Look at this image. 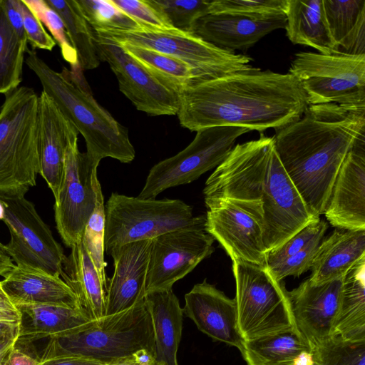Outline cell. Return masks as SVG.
Masks as SVG:
<instances>
[{
	"label": "cell",
	"mask_w": 365,
	"mask_h": 365,
	"mask_svg": "<svg viewBox=\"0 0 365 365\" xmlns=\"http://www.w3.org/2000/svg\"><path fill=\"white\" fill-rule=\"evenodd\" d=\"M205 185V203H232L257 221L267 252L320 219L310 212L289 178L273 138L262 133L257 140L236 145Z\"/></svg>",
	"instance_id": "1"
},
{
	"label": "cell",
	"mask_w": 365,
	"mask_h": 365,
	"mask_svg": "<svg viewBox=\"0 0 365 365\" xmlns=\"http://www.w3.org/2000/svg\"><path fill=\"white\" fill-rule=\"evenodd\" d=\"M179 100L180 123L191 131L215 126L277 131L299 120L309 105L292 74L255 67L195 81L180 91Z\"/></svg>",
	"instance_id": "2"
},
{
	"label": "cell",
	"mask_w": 365,
	"mask_h": 365,
	"mask_svg": "<svg viewBox=\"0 0 365 365\" xmlns=\"http://www.w3.org/2000/svg\"><path fill=\"white\" fill-rule=\"evenodd\" d=\"M365 107L309 105L297 121L276 131V153L310 212L324 214L339 170L364 140Z\"/></svg>",
	"instance_id": "3"
},
{
	"label": "cell",
	"mask_w": 365,
	"mask_h": 365,
	"mask_svg": "<svg viewBox=\"0 0 365 365\" xmlns=\"http://www.w3.org/2000/svg\"><path fill=\"white\" fill-rule=\"evenodd\" d=\"M26 63L38 77L43 91L84 138L87 154L95 161L111 158L128 163L135 157L127 128L93 98L81 75V68L61 73L53 70L34 50L28 49Z\"/></svg>",
	"instance_id": "4"
},
{
	"label": "cell",
	"mask_w": 365,
	"mask_h": 365,
	"mask_svg": "<svg viewBox=\"0 0 365 365\" xmlns=\"http://www.w3.org/2000/svg\"><path fill=\"white\" fill-rule=\"evenodd\" d=\"M142 350L154 355L153 324L145 299L126 310L48 338L39 357H83L106 365Z\"/></svg>",
	"instance_id": "5"
},
{
	"label": "cell",
	"mask_w": 365,
	"mask_h": 365,
	"mask_svg": "<svg viewBox=\"0 0 365 365\" xmlns=\"http://www.w3.org/2000/svg\"><path fill=\"white\" fill-rule=\"evenodd\" d=\"M37 102L33 88L21 86L0 108V197L24 196L36 184Z\"/></svg>",
	"instance_id": "6"
},
{
	"label": "cell",
	"mask_w": 365,
	"mask_h": 365,
	"mask_svg": "<svg viewBox=\"0 0 365 365\" xmlns=\"http://www.w3.org/2000/svg\"><path fill=\"white\" fill-rule=\"evenodd\" d=\"M206 216H193L178 199H140L113 192L105 205L104 252L155 238L178 229L205 226Z\"/></svg>",
	"instance_id": "7"
},
{
	"label": "cell",
	"mask_w": 365,
	"mask_h": 365,
	"mask_svg": "<svg viewBox=\"0 0 365 365\" xmlns=\"http://www.w3.org/2000/svg\"><path fill=\"white\" fill-rule=\"evenodd\" d=\"M232 261L238 327L244 341L297 330L287 290L266 266Z\"/></svg>",
	"instance_id": "8"
},
{
	"label": "cell",
	"mask_w": 365,
	"mask_h": 365,
	"mask_svg": "<svg viewBox=\"0 0 365 365\" xmlns=\"http://www.w3.org/2000/svg\"><path fill=\"white\" fill-rule=\"evenodd\" d=\"M95 33L114 43H126L175 58L190 66L198 81L215 79L252 68L250 64L252 59L250 56L219 48L192 33L176 29L153 31L140 28Z\"/></svg>",
	"instance_id": "9"
},
{
	"label": "cell",
	"mask_w": 365,
	"mask_h": 365,
	"mask_svg": "<svg viewBox=\"0 0 365 365\" xmlns=\"http://www.w3.org/2000/svg\"><path fill=\"white\" fill-rule=\"evenodd\" d=\"M289 73L300 83L309 105L365 107V55L299 52Z\"/></svg>",
	"instance_id": "10"
},
{
	"label": "cell",
	"mask_w": 365,
	"mask_h": 365,
	"mask_svg": "<svg viewBox=\"0 0 365 365\" xmlns=\"http://www.w3.org/2000/svg\"><path fill=\"white\" fill-rule=\"evenodd\" d=\"M250 131L235 126H215L197 130L193 140L185 149L151 168L138 197L155 199L170 187L195 181L220 165L234 148L236 140Z\"/></svg>",
	"instance_id": "11"
},
{
	"label": "cell",
	"mask_w": 365,
	"mask_h": 365,
	"mask_svg": "<svg viewBox=\"0 0 365 365\" xmlns=\"http://www.w3.org/2000/svg\"><path fill=\"white\" fill-rule=\"evenodd\" d=\"M10 240L4 245L16 265L61 277L66 258L61 245L24 196L0 197Z\"/></svg>",
	"instance_id": "12"
},
{
	"label": "cell",
	"mask_w": 365,
	"mask_h": 365,
	"mask_svg": "<svg viewBox=\"0 0 365 365\" xmlns=\"http://www.w3.org/2000/svg\"><path fill=\"white\" fill-rule=\"evenodd\" d=\"M99 162L78 146V135L68 143L61 186L55 198L54 217L58 232L70 248L82 239L96 201L93 179Z\"/></svg>",
	"instance_id": "13"
},
{
	"label": "cell",
	"mask_w": 365,
	"mask_h": 365,
	"mask_svg": "<svg viewBox=\"0 0 365 365\" xmlns=\"http://www.w3.org/2000/svg\"><path fill=\"white\" fill-rule=\"evenodd\" d=\"M215 239L205 226L178 229L152 239L145 294L172 289L215 251Z\"/></svg>",
	"instance_id": "14"
},
{
	"label": "cell",
	"mask_w": 365,
	"mask_h": 365,
	"mask_svg": "<svg viewBox=\"0 0 365 365\" xmlns=\"http://www.w3.org/2000/svg\"><path fill=\"white\" fill-rule=\"evenodd\" d=\"M95 35L101 61L108 63L119 90L138 110L153 116L177 115L178 93L160 83L120 46Z\"/></svg>",
	"instance_id": "15"
},
{
	"label": "cell",
	"mask_w": 365,
	"mask_h": 365,
	"mask_svg": "<svg viewBox=\"0 0 365 365\" xmlns=\"http://www.w3.org/2000/svg\"><path fill=\"white\" fill-rule=\"evenodd\" d=\"M342 284L343 278L320 284L309 278L287 292L297 329L312 349L333 336Z\"/></svg>",
	"instance_id": "16"
},
{
	"label": "cell",
	"mask_w": 365,
	"mask_h": 365,
	"mask_svg": "<svg viewBox=\"0 0 365 365\" xmlns=\"http://www.w3.org/2000/svg\"><path fill=\"white\" fill-rule=\"evenodd\" d=\"M205 205V230L219 242L231 259L265 265L267 250L262 230L257 221L228 202H212Z\"/></svg>",
	"instance_id": "17"
},
{
	"label": "cell",
	"mask_w": 365,
	"mask_h": 365,
	"mask_svg": "<svg viewBox=\"0 0 365 365\" xmlns=\"http://www.w3.org/2000/svg\"><path fill=\"white\" fill-rule=\"evenodd\" d=\"M286 24L285 14H207L194 22L191 33L219 48L235 52L247 51L272 31L285 29Z\"/></svg>",
	"instance_id": "18"
},
{
	"label": "cell",
	"mask_w": 365,
	"mask_h": 365,
	"mask_svg": "<svg viewBox=\"0 0 365 365\" xmlns=\"http://www.w3.org/2000/svg\"><path fill=\"white\" fill-rule=\"evenodd\" d=\"M324 215L334 227L365 230L364 140L358 142L344 160Z\"/></svg>",
	"instance_id": "19"
},
{
	"label": "cell",
	"mask_w": 365,
	"mask_h": 365,
	"mask_svg": "<svg viewBox=\"0 0 365 365\" xmlns=\"http://www.w3.org/2000/svg\"><path fill=\"white\" fill-rule=\"evenodd\" d=\"M182 310L200 331L242 353L245 341L238 327L235 299L229 298L205 279L185 295Z\"/></svg>",
	"instance_id": "20"
},
{
	"label": "cell",
	"mask_w": 365,
	"mask_h": 365,
	"mask_svg": "<svg viewBox=\"0 0 365 365\" xmlns=\"http://www.w3.org/2000/svg\"><path fill=\"white\" fill-rule=\"evenodd\" d=\"M78 132L43 91L38 96L36 134L39 174L54 197L63 178L65 153L69 141Z\"/></svg>",
	"instance_id": "21"
},
{
	"label": "cell",
	"mask_w": 365,
	"mask_h": 365,
	"mask_svg": "<svg viewBox=\"0 0 365 365\" xmlns=\"http://www.w3.org/2000/svg\"><path fill=\"white\" fill-rule=\"evenodd\" d=\"M152 239L125 244L109 254L114 272L106 291V315L126 310L145 297Z\"/></svg>",
	"instance_id": "22"
},
{
	"label": "cell",
	"mask_w": 365,
	"mask_h": 365,
	"mask_svg": "<svg viewBox=\"0 0 365 365\" xmlns=\"http://www.w3.org/2000/svg\"><path fill=\"white\" fill-rule=\"evenodd\" d=\"M15 305L50 304L83 308L72 289L61 278L49 274L15 267L0 281Z\"/></svg>",
	"instance_id": "23"
},
{
	"label": "cell",
	"mask_w": 365,
	"mask_h": 365,
	"mask_svg": "<svg viewBox=\"0 0 365 365\" xmlns=\"http://www.w3.org/2000/svg\"><path fill=\"white\" fill-rule=\"evenodd\" d=\"M365 257V230H334L321 241L311 267L310 281L320 284L342 279Z\"/></svg>",
	"instance_id": "24"
},
{
	"label": "cell",
	"mask_w": 365,
	"mask_h": 365,
	"mask_svg": "<svg viewBox=\"0 0 365 365\" xmlns=\"http://www.w3.org/2000/svg\"><path fill=\"white\" fill-rule=\"evenodd\" d=\"M145 301L152 319L155 361L160 365H178L183 310L178 297L168 289L147 293Z\"/></svg>",
	"instance_id": "25"
},
{
	"label": "cell",
	"mask_w": 365,
	"mask_h": 365,
	"mask_svg": "<svg viewBox=\"0 0 365 365\" xmlns=\"http://www.w3.org/2000/svg\"><path fill=\"white\" fill-rule=\"evenodd\" d=\"M63 263L61 277L77 296L92 319L106 315L107 287L101 281L82 240L73 245Z\"/></svg>",
	"instance_id": "26"
},
{
	"label": "cell",
	"mask_w": 365,
	"mask_h": 365,
	"mask_svg": "<svg viewBox=\"0 0 365 365\" xmlns=\"http://www.w3.org/2000/svg\"><path fill=\"white\" fill-rule=\"evenodd\" d=\"M20 314L18 341L32 342L78 327L92 319L83 308L50 304L16 305Z\"/></svg>",
	"instance_id": "27"
},
{
	"label": "cell",
	"mask_w": 365,
	"mask_h": 365,
	"mask_svg": "<svg viewBox=\"0 0 365 365\" xmlns=\"http://www.w3.org/2000/svg\"><path fill=\"white\" fill-rule=\"evenodd\" d=\"M286 32L294 44L331 54L336 48L330 35L323 6V0H287Z\"/></svg>",
	"instance_id": "28"
},
{
	"label": "cell",
	"mask_w": 365,
	"mask_h": 365,
	"mask_svg": "<svg viewBox=\"0 0 365 365\" xmlns=\"http://www.w3.org/2000/svg\"><path fill=\"white\" fill-rule=\"evenodd\" d=\"M344 341H365V257L345 274L333 336Z\"/></svg>",
	"instance_id": "29"
},
{
	"label": "cell",
	"mask_w": 365,
	"mask_h": 365,
	"mask_svg": "<svg viewBox=\"0 0 365 365\" xmlns=\"http://www.w3.org/2000/svg\"><path fill=\"white\" fill-rule=\"evenodd\" d=\"M336 52L365 55V0H323Z\"/></svg>",
	"instance_id": "30"
},
{
	"label": "cell",
	"mask_w": 365,
	"mask_h": 365,
	"mask_svg": "<svg viewBox=\"0 0 365 365\" xmlns=\"http://www.w3.org/2000/svg\"><path fill=\"white\" fill-rule=\"evenodd\" d=\"M312 349L297 329L245 341L242 355L247 365H292L302 351Z\"/></svg>",
	"instance_id": "31"
},
{
	"label": "cell",
	"mask_w": 365,
	"mask_h": 365,
	"mask_svg": "<svg viewBox=\"0 0 365 365\" xmlns=\"http://www.w3.org/2000/svg\"><path fill=\"white\" fill-rule=\"evenodd\" d=\"M61 19L81 69L91 70L101 63L95 31L85 19L76 0H43Z\"/></svg>",
	"instance_id": "32"
},
{
	"label": "cell",
	"mask_w": 365,
	"mask_h": 365,
	"mask_svg": "<svg viewBox=\"0 0 365 365\" xmlns=\"http://www.w3.org/2000/svg\"><path fill=\"white\" fill-rule=\"evenodd\" d=\"M115 43L164 86L178 93L192 83L198 81L190 66L175 58L126 43Z\"/></svg>",
	"instance_id": "33"
},
{
	"label": "cell",
	"mask_w": 365,
	"mask_h": 365,
	"mask_svg": "<svg viewBox=\"0 0 365 365\" xmlns=\"http://www.w3.org/2000/svg\"><path fill=\"white\" fill-rule=\"evenodd\" d=\"M28 49L9 24L0 0V93L6 95L19 87Z\"/></svg>",
	"instance_id": "34"
},
{
	"label": "cell",
	"mask_w": 365,
	"mask_h": 365,
	"mask_svg": "<svg viewBox=\"0 0 365 365\" xmlns=\"http://www.w3.org/2000/svg\"><path fill=\"white\" fill-rule=\"evenodd\" d=\"M93 185L96 193L95 207L86 225L81 240L101 281L108 288L106 264L104 260L105 205L97 175L94 177Z\"/></svg>",
	"instance_id": "35"
},
{
	"label": "cell",
	"mask_w": 365,
	"mask_h": 365,
	"mask_svg": "<svg viewBox=\"0 0 365 365\" xmlns=\"http://www.w3.org/2000/svg\"><path fill=\"white\" fill-rule=\"evenodd\" d=\"M76 2L96 32L140 29L138 22L117 7L112 0H76Z\"/></svg>",
	"instance_id": "36"
},
{
	"label": "cell",
	"mask_w": 365,
	"mask_h": 365,
	"mask_svg": "<svg viewBox=\"0 0 365 365\" xmlns=\"http://www.w3.org/2000/svg\"><path fill=\"white\" fill-rule=\"evenodd\" d=\"M176 29L190 32L194 22L209 14L207 0H150Z\"/></svg>",
	"instance_id": "37"
},
{
	"label": "cell",
	"mask_w": 365,
	"mask_h": 365,
	"mask_svg": "<svg viewBox=\"0 0 365 365\" xmlns=\"http://www.w3.org/2000/svg\"><path fill=\"white\" fill-rule=\"evenodd\" d=\"M312 354L320 365H365V341L348 342L334 336L313 349Z\"/></svg>",
	"instance_id": "38"
},
{
	"label": "cell",
	"mask_w": 365,
	"mask_h": 365,
	"mask_svg": "<svg viewBox=\"0 0 365 365\" xmlns=\"http://www.w3.org/2000/svg\"><path fill=\"white\" fill-rule=\"evenodd\" d=\"M327 228V223L321 219L309 223L279 247L267 252L265 266L271 267L284 259L299 252L312 242L322 240Z\"/></svg>",
	"instance_id": "39"
},
{
	"label": "cell",
	"mask_w": 365,
	"mask_h": 365,
	"mask_svg": "<svg viewBox=\"0 0 365 365\" xmlns=\"http://www.w3.org/2000/svg\"><path fill=\"white\" fill-rule=\"evenodd\" d=\"M287 0H213L209 14L227 13L242 15L284 14Z\"/></svg>",
	"instance_id": "40"
},
{
	"label": "cell",
	"mask_w": 365,
	"mask_h": 365,
	"mask_svg": "<svg viewBox=\"0 0 365 365\" xmlns=\"http://www.w3.org/2000/svg\"><path fill=\"white\" fill-rule=\"evenodd\" d=\"M115 5L138 22L141 29L167 31L175 29L150 0H112Z\"/></svg>",
	"instance_id": "41"
},
{
	"label": "cell",
	"mask_w": 365,
	"mask_h": 365,
	"mask_svg": "<svg viewBox=\"0 0 365 365\" xmlns=\"http://www.w3.org/2000/svg\"><path fill=\"white\" fill-rule=\"evenodd\" d=\"M26 1L36 11H38L41 14L42 17L41 18L45 21L54 40L58 43L63 58L71 64L72 68L80 66L76 52L69 41L63 23L58 14L50 8L43 0L37 1L38 5H36L34 1L38 6H33L34 4L31 1Z\"/></svg>",
	"instance_id": "42"
},
{
	"label": "cell",
	"mask_w": 365,
	"mask_h": 365,
	"mask_svg": "<svg viewBox=\"0 0 365 365\" xmlns=\"http://www.w3.org/2000/svg\"><path fill=\"white\" fill-rule=\"evenodd\" d=\"M19 6L23 18L27 42L33 48L52 51L56 43L44 29L35 10L26 0H19Z\"/></svg>",
	"instance_id": "43"
},
{
	"label": "cell",
	"mask_w": 365,
	"mask_h": 365,
	"mask_svg": "<svg viewBox=\"0 0 365 365\" xmlns=\"http://www.w3.org/2000/svg\"><path fill=\"white\" fill-rule=\"evenodd\" d=\"M320 242L321 240L315 241L299 252L284 259L271 267H266L279 282L288 276L299 277L311 269Z\"/></svg>",
	"instance_id": "44"
},
{
	"label": "cell",
	"mask_w": 365,
	"mask_h": 365,
	"mask_svg": "<svg viewBox=\"0 0 365 365\" xmlns=\"http://www.w3.org/2000/svg\"><path fill=\"white\" fill-rule=\"evenodd\" d=\"M40 358L32 342L16 341L8 360V365H39Z\"/></svg>",
	"instance_id": "45"
},
{
	"label": "cell",
	"mask_w": 365,
	"mask_h": 365,
	"mask_svg": "<svg viewBox=\"0 0 365 365\" xmlns=\"http://www.w3.org/2000/svg\"><path fill=\"white\" fill-rule=\"evenodd\" d=\"M19 1V0H2V4L9 24L21 41L27 44Z\"/></svg>",
	"instance_id": "46"
},
{
	"label": "cell",
	"mask_w": 365,
	"mask_h": 365,
	"mask_svg": "<svg viewBox=\"0 0 365 365\" xmlns=\"http://www.w3.org/2000/svg\"><path fill=\"white\" fill-rule=\"evenodd\" d=\"M20 314L0 284V322L19 325Z\"/></svg>",
	"instance_id": "47"
},
{
	"label": "cell",
	"mask_w": 365,
	"mask_h": 365,
	"mask_svg": "<svg viewBox=\"0 0 365 365\" xmlns=\"http://www.w3.org/2000/svg\"><path fill=\"white\" fill-rule=\"evenodd\" d=\"M106 365H160L154 355L145 350L140 351L126 359Z\"/></svg>",
	"instance_id": "48"
},
{
	"label": "cell",
	"mask_w": 365,
	"mask_h": 365,
	"mask_svg": "<svg viewBox=\"0 0 365 365\" xmlns=\"http://www.w3.org/2000/svg\"><path fill=\"white\" fill-rule=\"evenodd\" d=\"M39 365H104L83 357H58L41 361Z\"/></svg>",
	"instance_id": "49"
},
{
	"label": "cell",
	"mask_w": 365,
	"mask_h": 365,
	"mask_svg": "<svg viewBox=\"0 0 365 365\" xmlns=\"http://www.w3.org/2000/svg\"><path fill=\"white\" fill-rule=\"evenodd\" d=\"M17 339L18 334H15L0 341V365H8L10 353Z\"/></svg>",
	"instance_id": "50"
},
{
	"label": "cell",
	"mask_w": 365,
	"mask_h": 365,
	"mask_svg": "<svg viewBox=\"0 0 365 365\" xmlns=\"http://www.w3.org/2000/svg\"><path fill=\"white\" fill-rule=\"evenodd\" d=\"M15 267V264L7 254L4 245L0 242V276L5 277Z\"/></svg>",
	"instance_id": "51"
},
{
	"label": "cell",
	"mask_w": 365,
	"mask_h": 365,
	"mask_svg": "<svg viewBox=\"0 0 365 365\" xmlns=\"http://www.w3.org/2000/svg\"><path fill=\"white\" fill-rule=\"evenodd\" d=\"M314 359L311 351H304L299 353L294 359L292 365H313Z\"/></svg>",
	"instance_id": "52"
},
{
	"label": "cell",
	"mask_w": 365,
	"mask_h": 365,
	"mask_svg": "<svg viewBox=\"0 0 365 365\" xmlns=\"http://www.w3.org/2000/svg\"><path fill=\"white\" fill-rule=\"evenodd\" d=\"M19 325L9 324L0 322V341L6 338L18 334Z\"/></svg>",
	"instance_id": "53"
},
{
	"label": "cell",
	"mask_w": 365,
	"mask_h": 365,
	"mask_svg": "<svg viewBox=\"0 0 365 365\" xmlns=\"http://www.w3.org/2000/svg\"><path fill=\"white\" fill-rule=\"evenodd\" d=\"M5 215V206L2 200L0 199V220H4Z\"/></svg>",
	"instance_id": "54"
},
{
	"label": "cell",
	"mask_w": 365,
	"mask_h": 365,
	"mask_svg": "<svg viewBox=\"0 0 365 365\" xmlns=\"http://www.w3.org/2000/svg\"><path fill=\"white\" fill-rule=\"evenodd\" d=\"M313 365H320V364L314 361V364Z\"/></svg>",
	"instance_id": "55"
}]
</instances>
